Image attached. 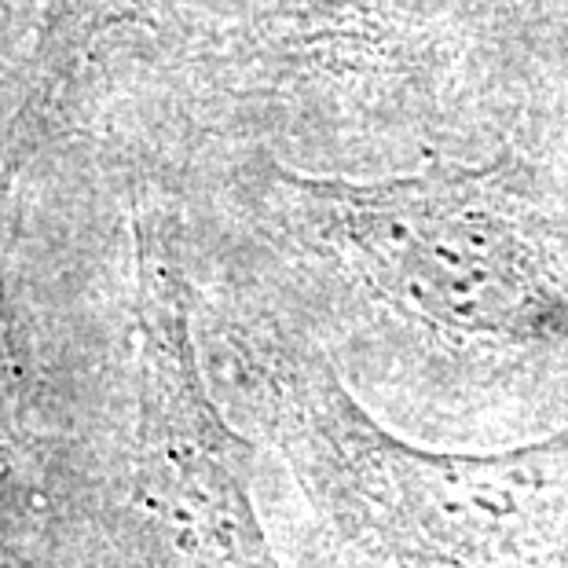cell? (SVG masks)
Masks as SVG:
<instances>
[{
    "instance_id": "cell-1",
    "label": "cell",
    "mask_w": 568,
    "mask_h": 568,
    "mask_svg": "<svg viewBox=\"0 0 568 568\" xmlns=\"http://www.w3.org/2000/svg\"><path fill=\"white\" fill-rule=\"evenodd\" d=\"M301 221L415 320L495 342L568 331V297L499 169L437 165L345 184L283 176Z\"/></svg>"
},
{
    "instance_id": "cell-2",
    "label": "cell",
    "mask_w": 568,
    "mask_h": 568,
    "mask_svg": "<svg viewBox=\"0 0 568 568\" xmlns=\"http://www.w3.org/2000/svg\"><path fill=\"white\" fill-rule=\"evenodd\" d=\"M308 410L337 517L393 568H547L568 517V429L503 455H437L382 433L337 382Z\"/></svg>"
},
{
    "instance_id": "cell-3",
    "label": "cell",
    "mask_w": 568,
    "mask_h": 568,
    "mask_svg": "<svg viewBox=\"0 0 568 568\" xmlns=\"http://www.w3.org/2000/svg\"><path fill=\"white\" fill-rule=\"evenodd\" d=\"M140 239V356L143 426L140 477L154 517L173 542L176 568H275L232 433L205 400L187 337L184 283L159 235Z\"/></svg>"
},
{
    "instance_id": "cell-4",
    "label": "cell",
    "mask_w": 568,
    "mask_h": 568,
    "mask_svg": "<svg viewBox=\"0 0 568 568\" xmlns=\"http://www.w3.org/2000/svg\"><path fill=\"white\" fill-rule=\"evenodd\" d=\"M95 8L114 11L125 19H143V22H159L169 11V0H92Z\"/></svg>"
}]
</instances>
